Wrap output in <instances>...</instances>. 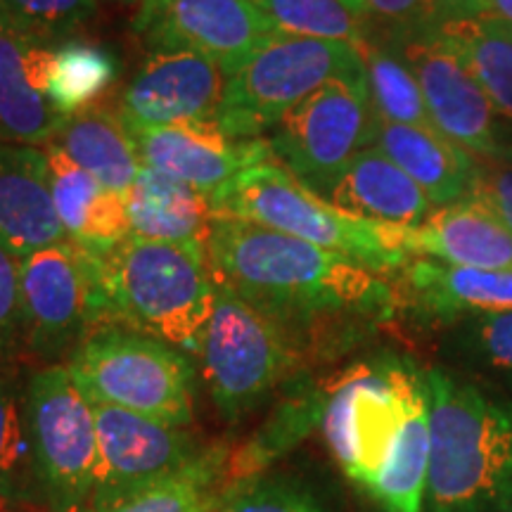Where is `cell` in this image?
I'll use <instances>...</instances> for the list:
<instances>
[{"mask_svg":"<svg viewBox=\"0 0 512 512\" xmlns=\"http://www.w3.org/2000/svg\"><path fill=\"white\" fill-rule=\"evenodd\" d=\"M207 259L216 285L271 320L294 349L297 342L356 335L396 306L382 273L247 221L216 219Z\"/></svg>","mask_w":512,"mask_h":512,"instance_id":"obj_1","label":"cell"},{"mask_svg":"<svg viewBox=\"0 0 512 512\" xmlns=\"http://www.w3.org/2000/svg\"><path fill=\"white\" fill-rule=\"evenodd\" d=\"M430 475L422 512H512V396L430 368Z\"/></svg>","mask_w":512,"mask_h":512,"instance_id":"obj_2","label":"cell"},{"mask_svg":"<svg viewBox=\"0 0 512 512\" xmlns=\"http://www.w3.org/2000/svg\"><path fill=\"white\" fill-rule=\"evenodd\" d=\"M91 254L100 287V325L124 323L171 347L200 354L216 302L207 247L128 235L107 252Z\"/></svg>","mask_w":512,"mask_h":512,"instance_id":"obj_3","label":"cell"},{"mask_svg":"<svg viewBox=\"0 0 512 512\" xmlns=\"http://www.w3.org/2000/svg\"><path fill=\"white\" fill-rule=\"evenodd\" d=\"M216 219L247 221L354 259L375 273L406 266V228L363 221L332 207L273 159L240 171L209 197Z\"/></svg>","mask_w":512,"mask_h":512,"instance_id":"obj_4","label":"cell"},{"mask_svg":"<svg viewBox=\"0 0 512 512\" xmlns=\"http://www.w3.org/2000/svg\"><path fill=\"white\" fill-rule=\"evenodd\" d=\"M67 368L91 403L171 427H188L195 418V368L162 339L117 323L100 325L83 337Z\"/></svg>","mask_w":512,"mask_h":512,"instance_id":"obj_5","label":"cell"},{"mask_svg":"<svg viewBox=\"0 0 512 512\" xmlns=\"http://www.w3.org/2000/svg\"><path fill=\"white\" fill-rule=\"evenodd\" d=\"M332 81H366L358 46L278 31L228 76L216 121L230 138L259 140L292 107Z\"/></svg>","mask_w":512,"mask_h":512,"instance_id":"obj_6","label":"cell"},{"mask_svg":"<svg viewBox=\"0 0 512 512\" xmlns=\"http://www.w3.org/2000/svg\"><path fill=\"white\" fill-rule=\"evenodd\" d=\"M422 396L425 377L401 361L356 366L335 384L320 418L323 437L344 475L363 491L392 456Z\"/></svg>","mask_w":512,"mask_h":512,"instance_id":"obj_7","label":"cell"},{"mask_svg":"<svg viewBox=\"0 0 512 512\" xmlns=\"http://www.w3.org/2000/svg\"><path fill=\"white\" fill-rule=\"evenodd\" d=\"M24 427L50 512H86L98 484V425L93 403L76 387L67 366L31 375Z\"/></svg>","mask_w":512,"mask_h":512,"instance_id":"obj_8","label":"cell"},{"mask_svg":"<svg viewBox=\"0 0 512 512\" xmlns=\"http://www.w3.org/2000/svg\"><path fill=\"white\" fill-rule=\"evenodd\" d=\"M200 356L211 401L230 422L254 411L297 363L283 332L223 285H216Z\"/></svg>","mask_w":512,"mask_h":512,"instance_id":"obj_9","label":"cell"},{"mask_svg":"<svg viewBox=\"0 0 512 512\" xmlns=\"http://www.w3.org/2000/svg\"><path fill=\"white\" fill-rule=\"evenodd\" d=\"M377 121L366 81H332L275 124L268 147L280 166L323 197L351 159L373 147Z\"/></svg>","mask_w":512,"mask_h":512,"instance_id":"obj_10","label":"cell"},{"mask_svg":"<svg viewBox=\"0 0 512 512\" xmlns=\"http://www.w3.org/2000/svg\"><path fill=\"white\" fill-rule=\"evenodd\" d=\"M22 330L41 356H57L100 325V287L91 252L60 242L19 256Z\"/></svg>","mask_w":512,"mask_h":512,"instance_id":"obj_11","label":"cell"},{"mask_svg":"<svg viewBox=\"0 0 512 512\" xmlns=\"http://www.w3.org/2000/svg\"><path fill=\"white\" fill-rule=\"evenodd\" d=\"M396 53L408 62L420 83L422 98L437 131L475 159H508L503 121L486 98L475 74L451 48L420 29L394 38Z\"/></svg>","mask_w":512,"mask_h":512,"instance_id":"obj_12","label":"cell"},{"mask_svg":"<svg viewBox=\"0 0 512 512\" xmlns=\"http://www.w3.org/2000/svg\"><path fill=\"white\" fill-rule=\"evenodd\" d=\"M133 31L152 53L202 55L226 76L278 34L252 0H140Z\"/></svg>","mask_w":512,"mask_h":512,"instance_id":"obj_13","label":"cell"},{"mask_svg":"<svg viewBox=\"0 0 512 512\" xmlns=\"http://www.w3.org/2000/svg\"><path fill=\"white\" fill-rule=\"evenodd\" d=\"M98 425V484L88 510L105 508L133 491L190 465L207 446L171 427L117 406L93 403Z\"/></svg>","mask_w":512,"mask_h":512,"instance_id":"obj_14","label":"cell"},{"mask_svg":"<svg viewBox=\"0 0 512 512\" xmlns=\"http://www.w3.org/2000/svg\"><path fill=\"white\" fill-rule=\"evenodd\" d=\"M228 76L219 64L185 50L150 53L121 95L119 119L128 133L219 117Z\"/></svg>","mask_w":512,"mask_h":512,"instance_id":"obj_15","label":"cell"},{"mask_svg":"<svg viewBox=\"0 0 512 512\" xmlns=\"http://www.w3.org/2000/svg\"><path fill=\"white\" fill-rule=\"evenodd\" d=\"M131 138L140 164L209 197L247 166L273 159L268 140L230 138L216 119L152 128Z\"/></svg>","mask_w":512,"mask_h":512,"instance_id":"obj_16","label":"cell"},{"mask_svg":"<svg viewBox=\"0 0 512 512\" xmlns=\"http://www.w3.org/2000/svg\"><path fill=\"white\" fill-rule=\"evenodd\" d=\"M53 50L0 24V143L53 145L67 119L48 98Z\"/></svg>","mask_w":512,"mask_h":512,"instance_id":"obj_17","label":"cell"},{"mask_svg":"<svg viewBox=\"0 0 512 512\" xmlns=\"http://www.w3.org/2000/svg\"><path fill=\"white\" fill-rule=\"evenodd\" d=\"M69 242L48 188L46 150L0 143V247L15 256Z\"/></svg>","mask_w":512,"mask_h":512,"instance_id":"obj_18","label":"cell"},{"mask_svg":"<svg viewBox=\"0 0 512 512\" xmlns=\"http://www.w3.org/2000/svg\"><path fill=\"white\" fill-rule=\"evenodd\" d=\"M399 271L406 297L434 323L458 325L486 313L512 309V268L486 271L411 256Z\"/></svg>","mask_w":512,"mask_h":512,"instance_id":"obj_19","label":"cell"},{"mask_svg":"<svg viewBox=\"0 0 512 512\" xmlns=\"http://www.w3.org/2000/svg\"><path fill=\"white\" fill-rule=\"evenodd\" d=\"M323 200L356 219L399 228L420 226L434 211L420 185L377 147L358 152Z\"/></svg>","mask_w":512,"mask_h":512,"instance_id":"obj_20","label":"cell"},{"mask_svg":"<svg viewBox=\"0 0 512 512\" xmlns=\"http://www.w3.org/2000/svg\"><path fill=\"white\" fill-rule=\"evenodd\" d=\"M406 247L411 256L451 266L512 268V230L472 200L437 207L420 226L406 228Z\"/></svg>","mask_w":512,"mask_h":512,"instance_id":"obj_21","label":"cell"},{"mask_svg":"<svg viewBox=\"0 0 512 512\" xmlns=\"http://www.w3.org/2000/svg\"><path fill=\"white\" fill-rule=\"evenodd\" d=\"M48 188L67 240L86 252H107L131 235L128 195L100 185L60 147L48 145Z\"/></svg>","mask_w":512,"mask_h":512,"instance_id":"obj_22","label":"cell"},{"mask_svg":"<svg viewBox=\"0 0 512 512\" xmlns=\"http://www.w3.org/2000/svg\"><path fill=\"white\" fill-rule=\"evenodd\" d=\"M373 147L406 171L434 207H448L470 195L477 159L439 131L377 121Z\"/></svg>","mask_w":512,"mask_h":512,"instance_id":"obj_23","label":"cell"},{"mask_svg":"<svg viewBox=\"0 0 512 512\" xmlns=\"http://www.w3.org/2000/svg\"><path fill=\"white\" fill-rule=\"evenodd\" d=\"M128 221L138 238L207 247L214 211L209 195L143 166L128 190Z\"/></svg>","mask_w":512,"mask_h":512,"instance_id":"obj_24","label":"cell"},{"mask_svg":"<svg viewBox=\"0 0 512 512\" xmlns=\"http://www.w3.org/2000/svg\"><path fill=\"white\" fill-rule=\"evenodd\" d=\"M475 74L503 126H512V27L482 12L427 27Z\"/></svg>","mask_w":512,"mask_h":512,"instance_id":"obj_25","label":"cell"},{"mask_svg":"<svg viewBox=\"0 0 512 512\" xmlns=\"http://www.w3.org/2000/svg\"><path fill=\"white\" fill-rule=\"evenodd\" d=\"M53 145L100 185L124 195L143 169L131 133L121 124L119 114L95 107L69 117Z\"/></svg>","mask_w":512,"mask_h":512,"instance_id":"obj_26","label":"cell"},{"mask_svg":"<svg viewBox=\"0 0 512 512\" xmlns=\"http://www.w3.org/2000/svg\"><path fill=\"white\" fill-rule=\"evenodd\" d=\"M228 458L226 446H207L174 475L86 512H214L228 486Z\"/></svg>","mask_w":512,"mask_h":512,"instance_id":"obj_27","label":"cell"},{"mask_svg":"<svg viewBox=\"0 0 512 512\" xmlns=\"http://www.w3.org/2000/svg\"><path fill=\"white\" fill-rule=\"evenodd\" d=\"M430 475V403L425 396L415 403L373 486L366 491L384 512H422Z\"/></svg>","mask_w":512,"mask_h":512,"instance_id":"obj_28","label":"cell"},{"mask_svg":"<svg viewBox=\"0 0 512 512\" xmlns=\"http://www.w3.org/2000/svg\"><path fill=\"white\" fill-rule=\"evenodd\" d=\"M358 50L363 57V69H366L368 98L377 119L387 121V124L437 131L430 112H427L425 98H422L420 83L408 62L392 46H380L368 36Z\"/></svg>","mask_w":512,"mask_h":512,"instance_id":"obj_29","label":"cell"},{"mask_svg":"<svg viewBox=\"0 0 512 512\" xmlns=\"http://www.w3.org/2000/svg\"><path fill=\"white\" fill-rule=\"evenodd\" d=\"M117 76L114 57L93 43L69 41L53 50L48 72V98L64 119L74 117L110 88Z\"/></svg>","mask_w":512,"mask_h":512,"instance_id":"obj_30","label":"cell"},{"mask_svg":"<svg viewBox=\"0 0 512 512\" xmlns=\"http://www.w3.org/2000/svg\"><path fill=\"white\" fill-rule=\"evenodd\" d=\"M325 401L328 399H320V394H299L297 399L283 403L280 413L268 420L264 430L228 458V484L256 477L275 456L297 444L323 418Z\"/></svg>","mask_w":512,"mask_h":512,"instance_id":"obj_31","label":"cell"},{"mask_svg":"<svg viewBox=\"0 0 512 512\" xmlns=\"http://www.w3.org/2000/svg\"><path fill=\"white\" fill-rule=\"evenodd\" d=\"M273 24L290 36L347 41L361 46L368 31L344 0H252Z\"/></svg>","mask_w":512,"mask_h":512,"instance_id":"obj_32","label":"cell"},{"mask_svg":"<svg viewBox=\"0 0 512 512\" xmlns=\"http://www.w3.org/2000/svg\"><path fill=\"white\" fill-rule=\"evenodd\" d=\"M456 356L470 373L512 396V309L458 323Z\"/></svg>","mask_w":512,"mask_h":512,"instance_id":"obj_33","label":"cell"},{"mask_svg":"<svg viewBox=\"0 0 512 512\" xmlns=\"http://www.w3.org/2000/svg\"><path fill=\"white\" fill-rule=\"evenodd\" d=\"M98 12V0H0V24L46 43L67 36Z\"/></svg>","mask_w":512,"mask_h":512,"instance_id":"obj_34","label":"cell"},{"mask_svg":"<svg viewBox=\"0 0 512 512\" xmlns=\"http://www.w3.org/2000/svg\"><path fill=\"white\" fill-rule=\"evenodd\" d=\"M214 512H325V508L294 479L256 475L230 482Z\"/></svg>","mask_w":512,"mask_h":512,"instance_id":"obj_35","label":"cell"},{"mask_svg":"<svg viewBox=\"0 0 512 512\" xmlns=\"http://www.w3.org/2000/svg\"><path fill=\"white\" fill-rule=\"evenodd\" d=\"M366 27L387 29L394 38L415 34L430 24V0H344Z\"/></svg>","mask_w":512,"mask_h":512,"instance_id":"obj_36","label":"cell"},{"mask_svg":"<svg viewBox=\"0 0 512 512\" xmlns=\"http://www.w3.org/2000/svg\"><path fill=\"white\" fill-rule=\"evenodd\" d=\"M465 200L482 204L512 230V164L508 159H477L475 181Z\"/></svg>","mask_w":512,"mask_h":512,"instance_id":"obj_37","label":"cell"},{"mask_svg":"<svg viewBox=\"0 0 512 512\" xmlns=\"http://www.w3.org/2000/svg\"><path fill=\"white\" fill-rule=\"evenodd\" d=\"M24 418L19 413L15 394L8 384L0 382V494H12V477H15L19 460L27 453L24 441Z\"/></svg>","mask_w":512,"mask_h":512,"instance_id":"obj_38","label":"cell"},{"mask_svg":"<svg viewBox=\"0 0 512 512\" xmlns=\"http://www.w3.org/2000/svg\"><path fill=\"white\" fill-rule=\"evenodd\" d=\"M19 335H24L19 256L0 247V351L10 349Z\"/></svg>","mask_w":512,"mask_h":512,"instance_id":"obj_39","label":"cell"},{"mask_svg":"<svg viewBox=\"0 0 512 512\" xmlns=\"http://www.w3.org/2000/svg\"><path fill=\"white\" fill-rule=\"evenodd\" d=\"M482 12H489V0H430V24L427 27L446 22V19L482 15Z\"/></svg>","mask_w":512,"mask_h":512,"instance_id":"obj_40","label":"cell"},{"mask_svg":"<svg viewBox=\"0 0 512 512\" xmlns=\"http://www.w3.org/2000/svg\"><path fill=\"white\" fill-rule=\"evenodd\" d=\"M489 12L501 17L503 22H508L512 27V0H489Z\"/></svg>","mask_w":512,"mask_h":512,"instance_id":"obj_41","label":"cell"}]
</instances>
